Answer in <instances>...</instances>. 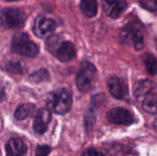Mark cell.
Returning a JSON list of instances; mask_svg holds the SVG:
<instances>
[{"label": "cell", "instance_id": "6da1fadb", "mask_svg": "<svg viewBox=\"0 0 157 156\" xmlns=\"http://www.w3.org/2000/svg\"><path fill=\"white\" fill-rule=\"evenodd\" d=\"M134 95L143 108L151 114H155L156 108V86L150 80H141L134 86Z\"/></svg>", "mask_w": 157, "mask_h": 156}, {"label": "cell", "instance_id": "7a4b0ae2", "mask_svg": "<svg viewBox=\"0 0 157 156\" xmlns=\"http://www.w3.org/2000/svg\"><path fill=\"white\" fill-rule=\"evenodd\" d=\"M49 108L57 114H64L69 111L72 105V95L65 88L58 89L51 93L47 99Z\"/></svg>", "mask_w": 157, "mask_h": 156}, {"label": "cell", "instance_id": "3957f363", "mask_svg": "<svg viewBox=\"0 0 157 156\" xmlns=\"http://www.w3.org/2000/svg\"><path fill=\"white\" fill-rule=\"evenodd\" d=\"M12 49L16 53L26 57H34L39 52L38 46L23 32L17 33L13 37Z\"/></svg>", "mask_w": 157, "mask_h": 156}, {"label": "cell", "instance_id": "277c9868", "mask_svg": "<svg viewBox=\"0 0 157 156\" xmlns=\"http://www.w3.org/2000/svg\"><path fill=\"white\" fill-rule=\"evenodd\" d=\"M96 73L97 70L93 63L89 62L82 63L75 79L76 86L79 91L86 93L91 89L96 77Z\"/></svg>", "mask_w": 157, "mask_h": 156}, {"label": "cell", "instance_id": "5b68a950", "mask_svg": "<svg viewBox=\"0 0 157 156\" xmlns=\"http://www.w3.org/2000/svg\"><path fill=\"white\" fill-rule=\"evenodd\" d=\"M121 40L127 44H132L137 51H140L144 47V35L143 32L136 27L127 26L121 32Z\"/></svg>", "mask_w": 157, "mask_h": 156}, {"label": "cell", "instance_id": "8992f818", "mask_svg": "<svg viewBox=\"0 0 157 156\" xmlns=\"http://www.w3.org/2000/svg\"><path fill=\"white\" fill-rule=\"evenodd\" d=\"M108 120L114 124L118 125H131L135 122V118L133 114L125 108H116L110 109L107 114Z\"/></svg>", "mask_w": 157, "mask_h": 156}, {"label": "cell", "instance_id": "52a82bcc", "mask_svg": "<svg viewBox=\"0 0 157 156\" xmlns=\"http://www.w3.org/2000/svg\"><path fill=\"white\" fill-rule=\"evenodd\" d=\"M2 22L6 25L7 28L11 29H19L21 28L26 20V16L25 13L20 10V9H16V8H10L6 9L4 14Z\"/></svg>", "mask_w": 157, "mask_h": 156}, {"label": "cell", "instance_id": "ba28073f", "mask_svg": "<svg viewBox=\"0 0 157 156\" xmlns=\"http://www.w3.org/2000/svg\"><path fill=\"white\" fill-rule=\"evenodd\" d=\"M55 28L56 24L52 19L45 17H39L34 22L33 31L35 35L40 38H48L52 36Z\"/></svg>", "mask_w": 157, "mask_h": 156}, {"label": "cell", "instance_id": "9c48e42d", "mask_svg": "<svg viewBox=\"0 0 157 156\" xmlns=\"http://www.w3.org/2000/svg\"><path fill=\"white\" fill-rule=\"evenodd\" d=\"M108 87L110 94L118 99H124L129 94L126 83L117 76H112L108 80Z\"/></svg>", "mask_w": 157, "mask_h": 156}, {"label": "cell", "instance_id": "30bf717a", "mask_svg": "<svg viewBox=\"0 0 157 156\" xmlns=\"http://www.w3.org/2000/svg\"><path fill=\"white\" fill-rule=\"evenodd\" d=\"M102 7L109 17L118 18L127 8V3L125 0H102Z\"/></svg>", "mask_w": 157, "mask_h": 156}, {"label": "cell", "instance_id": "8fae6325", "mask_svg": "<svg viewBox=\"0 0 157 156\" xmlns=\"http://www.w3.org/2000/svg\"><path fill=\"white\" fill-rule=\"evenodd\" d=\"M52 54L61 62H69L75 56V48L72 42L63 40Z\"/></svg>", "mask_w": 157, "mask_h": 156}, {"label": "cell", "instance_id": "7c38bea8", "mask_svg": "<svg viewBox=\"0 0 157 156\" xmlns=\"http://www.w3.org/2000/svg\"><path fill=\"white\" fill-rule=\"evenodd\" d=\"M51 119H52V115L48 109L43 108L40 110L37 113L35 120H34V123H33V129H34L35 133L39 135H42L47 130V127L51 121Z\"/></svg>", "mask_w": 157, "mask_h": 156}, {"label": "cell", "instance_id": "4fadbf2b", "mask_svg": "<svg viewBox=\"0 0 157 156\" xmlns=\"http://www.w3.org/2000/svg\"><path fill=\"white\" fill-rule=\"evenodd\" d=\"M6 156H25L27 147L19 138L10 139L6 145Z\"/></svg>", "mask_w": 157, "mask_h": 156}, {"label": "cell", "instance_id": "5bb4252c", "mask_svg": "<svg viewBox=\"0 0 157 156\" xmlns=\"http://www.w3.org/2000/svg\"><path fill=\"white\" fill-rule=\"evenodd\" d=\"M80 7L83 14L88 17H93L98 12V3L97 0H81Z\"/></svg>", "mask_w": 157, "mask_h": 156}, {"label": "cell", "instance_id": "9a60e30c", "mask_svg": "<svg viewBox=\"0 0 157 156\" xmlns=\"http://www.w3.org/2000/svg\"><path fill=\"white\" fill-rule=\"evenodd\" d=\"M34 110H35V106L32 104L20 105L15 112V118L18 120H23L27 119L29 116H30Z\"/></svg>", "mask_w": 157, "mask_h": 156}, {"label": "cell", "instance_id": "2e32d148", "mask_svg": "<svg viewBox=\"0 0 157 156\" xmlns=\"http://www.w3.org/2000/svg\"><path fill=\"white\" fill-rule=\"evenodd\" d=\"M49 78V73L46 69H40L30 74L29 79L34 83H40Z\"/></svg>", "mask_w": 157, "mask_h": 156}, {"label": "cell", "instance_id": "e0dca14e", "mask_svg": "<svg viewBox=\"0 0 157 156\" xmlns=\"http://www.w3.org/2000/svg\"><path fill=\"white\" fill-rule=\"evenodd\" d=\"M145 64H146V69H147V72L151 74V75H155L156 74V59L151 55V54H148L146 57H145Z\"/></svg>", "mask_w": 157, "mask_h": 156}, {"label": "cell", "instance_id": "ac0fdd59", "mask_svg": "<svg viewBox=\"0 0 157 156\" xmlns=\"http://www.w3.org/2000/svg\"><path fill=\"white\" fill-rule=\"evenodd\" d=\"M141 4L144 7L149 10H156V0H141Z\"/></svg>", "mask_w": 157, "mask_h": 156}, {"label": "cell", "instance_id": "d6986e66", "mask_svg": "<svg viewBox=\"0 0 157 156\" xmlns=\"http://www.w3.org/2000/svg\"><path fill=\"white\" fill-rule=\"evenodd\" d=\"M51 152V148L47 145L38 146L36 149V156H47Z\"/></svg>", "mask_w": 157, "mask_h": 156}, {"label": "cell", "instance_id": "ffe728a7", "mask_svg": "<svg viewBox=\"0 0 157 156\" xmlns=\"http://www.w3.org/2000/svg\"><path fill=\"white\" fill-rule=\"evenodd\" d=\"M82 156H105L101 152L96 150V149H93V148H89L87 150H86Z\"/></svg>", "mask_w": 157, "mask_h": 156}, {"label": "cell", "instance_id": "44dd1931", "mask_svg": "<svg viewBox=\"0 0 157 156\" xmlns=\"http://www.w3.org/2000/svg\"><path fill=\"white\" fill-rule=\"evenodd\" d=\"M4 97H5V89H4L3 86L0 84V101L3 100Z\"/></svg>", "mask_w": 157, "mask_h": 156}, {"label": "cell", "instance_id": "7402d4cb", "mask_svg": "<svg viewBox=\"0 0 157 156\" xmlns=\"http://www.w3.org/2000/svg\"><path fill=\"white\" fill-rule=\"evenodd\" d=\"M2 23H3V22H2V18L0 17V27L2 26Z\"/></svg>", "mask_w": 157, "mask_h": 156}, {"label": "cell", "instance_id": "603a6c76", "mask_svg": "<svg viewBox=\"0 0 157 156\" xmlns=\"http://www.w3.org/2000/svg\"><path fill=\"white\" fill-rule=\"evenodd\" d=\"M6 1H17V0H6Z\"/></svg>", "mask_w": 157, "mask_h": 156}]
</instances>
